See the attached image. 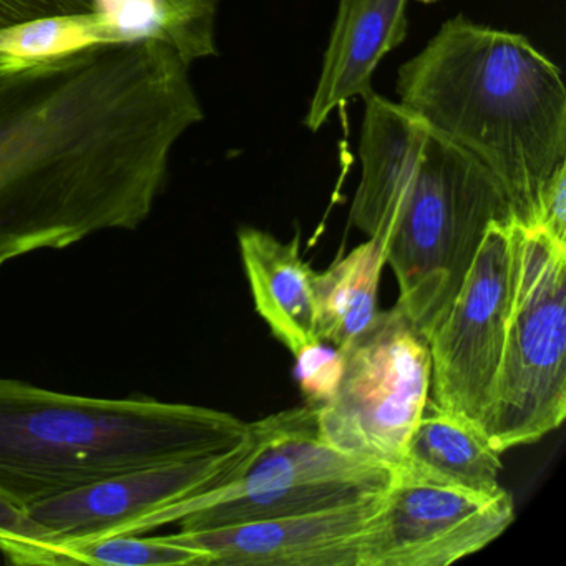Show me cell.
Segmentation results:
<instances>
[{"label": "cell", "mask_w": 566, "mask_h": 566, "mask_svg": "<svg viewBox=\"0 0 566 566\" xmlns=\"http://www.w3.org/2000/svg\"><path fill=\"white\" fill-rule=\"evenodd\" d=\"M0 552L18 565H55L51 536L4 493H0Z\"/></svg>", "instance_id": "cell-19"}, {"label": "cell", "mask_w": 566, "mask_h": 566, "mask_svg": "<svg viewBox=\"0 0 566 566\" xmlns=\"http://www.w3.org/2000/svg\"><path fill=\"white\" fill-rule=\"evenodd\" d=\"M190 67L157 39L0 64V253L142 227L205 118Z\"/></svg>", "instance_id": "cell-1"}, {"label": "cell", "mask_w": 566, "mask_h": 566, "mask_svg": "<svg viewBox=\"0 0 566 566\" xmlns=\"http://www.w3.org/2000/svg\"><path fill=\"white\" fill-rule=\"evenodd\" d=\"M535 230L566 244V164L559 165L543 193Z\"/></svg>", "instance_id": "cell-22"}, {"label": "cell", "mask_w": 566, "mask_h": 566, "mask_svg": "<svg viewBox=\"0 0 566 566\" xmlns=\"http://www.w3.org/2000/svg\"><path fill=\"white\" fill-rule=\"evenodd\" d=\"M513 280V223H492L459 293L426 336L430 399L479 430L502 360Z\"/></svg>", "instance_id": "cell-8"}, {"label": "cell", "mask_w": 566, "mask_h": 566, "mask_svg": "<svg viewBox=\"0 0 566 566\" xmlns=\"http://www.w3.org/2000/svg\"><path fill=\"white\" fill-rule=\"evenodd\" d=\"M500 455L479 429L440 409L429 397L394 473L417 482L495 496L505 490L500 485Z\"/></svg>", "instance_id": "cell-14"}, {"label": "cell", "mask_w": 566, "mask_h": 566, "mask_svg": "<svg viewBox=\"0 0 566 566\" xmlns=\"http://www.w3.org/2000/svg\"><path fill=\"white\" fill-rule=\"evenodd\" d=\"M214 2L217 0H171V4L184 9L205 8V6L214 4Z\"/></svg>", "instance_id": "cell-23"}, {"label": "cell", "mask_w": 566, "mask_h": 566, "mask_svg": "<svg viewBox=\"0 0 566 566\" xmlns=\"http://www.w3.org/2000/svg\"><path fill=\"white\" fill-rule=\"evenodd\" d=\"M515 520L506 490L476 495L394 473L359 566H447L489 546Z\"/></svg>", "instance_id": "cell-9"}, {"label": "cell", "mask_w": 566, "mask_h": 566, "mask_svg": "<svg viewBox=\"0 0 566 566\" xmlns=\"http://www.w3.org/2000/svg\"><path fill=\"white\" fill-rule=\"evenodd\" d=\"M92 8L108 42L157 39L185 61L184 32L171 0H92Z\"/></svg>", "instance_id": "cell-18"}, {"label": "cell", "mask_w": 566, "mask_h": 566, "mask_svg": "<svg viewBox=\"0 0 566 566\" xmlns=\"http://www.w3.org/2000/svg\"><path fill=\"white\" fill-rule=\"evenodd\" d=\"M409 0H339L319 84L306 125L317 132L327 117L354 97L373 92L374 71L407 35Z\"/></svg>", "instance_id": "cell-12"}, {"label": "cell", "mask_w": 566, "mask_h": 566, "mask_svg": "<svg viewBox=\"0 0 566 566\" xmlns=\"http://www.w3.org/2000/svg\"><path fill=\"white\" fill-rule=\"evenodd\" d=\"M92 0H0V32L45 18L91 14Z\"/></svg>", "instance_id": "cell-21"}, {"label": "cell", "mask_w": 566, "mask_h": 566, "mask_svg": "<svg viewBox=\"0 0 566 566\" xmlns=\"http://www.w3.org/2000/svg\"><path fill=\"white\" fill-rule=\"evenodd\" d=\"M108 42L94 12L45 18L0 32V57L35 62Z\"/></svg>", "instance_id": "cell-17"}, {"label": "cell", "mask_w": 566, "mask_h": 566, "mask_svg": "<svg viewBox=\"0 0 566 566\" xmlns=\"http://www.w3.org/2000/svg\"><path fill=\"white\" fill-rule=\"evenodd\" d=\"M6 62H11V59L0 57V64H6Z\"/></svg>", "instance_id": "cell-25"}, {"label": "cell", "mask_w": 566, "mask_h": 566, "mask_svg": "<svg viewBox=\"0 0 566 566\" xmlns=\"http://www.w3.org/2000/svg\"><path fill=\"white\" fill-rule=\"evenodd\" d=\"M382 495L324 512L180 532L168 538L207 553L211 565L359 566L360 548L379 515Z\"/></svg>", "instance_id": "cell-11"}, {"label": "cell", "mask_w": 566, "mask_h": 566, "mask_svg": "<svg viewBox=\"0 0 566 566\" xmlns=\"http://www.w3.org/2000/svg\"><path fill=\"white\" fill-rule=\"evenodd\" d=\"M363 177L350 223L386 250L397 306L427 336L459 293L485 231L513 223L495 178L400 104L364 97Z\"/></svg>", "instance_id": "cell-2"}, {"label": "cell", "mask_w": 566, "mask_h": 566, "mask_svg": "<svg viewBox=\"0 0 566 566\" xmlns=\"http://www.w3.org/2000/svg\"><path fill=\"white\" fill-rule=\"evenodd\" d=\"M343 350L336 392L317 407L321 437L346 455L394 470L430 392L426 336L394 306Z\"/></svg>", "instance_id": "cell-7"}, {"label": "cell", "mask_w": 566, "mask_h": 566, "mask_svg": "<svg viewBox=\"0 0 566 566\" xmlns=\"http://www.w3.org/2000/svg\"><path fill=\"white\" fill-rule=\"evenodd\" d=\"M254 447L237 476L203 495L158 510L118 535L168 523L181 532L324 512L386 492L394 470L334 449L321 437L317 407H293L251 422Z\"/></svg>", "instance_id": "cell-5"}, {"label": "cell", "mask_w": 566, "mask_h": 566, "mask_svg": "<svg viewBox=\"0 0 566 566\" xmlns=\"http://www.w3.org/2000/svg\"><path fill=\"white\" fill-rule=\"evenodd\" d=\"M250 429L210 407L75 396L0 379V493L28 510L140 467L233 449Z\"/></svg>", "instance_id": "cell-4"}, {"label": "cell", "mask_w": 566, "mask_h": 566, "mask_svg": "<svg viewBox=\"0 0 566 566\" xmlns=\"http://www.w3.org/2000/svg\"><path fill=\"white\" fill-rule=\"evenodd\" d=\"M397 94L495 178L513 223L535 230L543 193L566 164V88L546 55L523 35L457 15L400 67Z\"/></svg>", "instance_id": "cell-3"}, {"label": "cell", "mask_w": 566, "mask_h": 566, "mask_svg": "<svg viewBox=\"0 0 566 566\" xmlns=\"http://www.w3.org/2000/svg\"><path fill=\"white\" fill-rule=\"evenodd\" d=\"M57 565L210 566L207 553L164 538L108 535L57 549Z\"/></svg>", "instance_id": "cell-16"}, {"label": "cell", "mask_w": 566, "mask_h": 566, "mask_svg": "<svg viewBox=\"0 0 566 566\" xmlns=\"http://www.w3.org/2000/svg\"><path fill=\"white\" fill-rule=\"evenodd\" d=\"M505 344L480 430L496 452L538 442L566 417V244L513 223Z\"/></svg>", "instance_id": "cell-6"}, {"label": "cell", "mask_w": 566, "mask_h": 566, "mask_svg": "<svg viewBox=\"0 0 566 566\" xmlns=\"http://www.w3.org/2000/svg\"><path fill=\"white\" fill-rule=\"evenodd\" d=\"M244 273L258 314L273 336L297 356L321 343L316 333L314 271L300 253V240L291 243L256 228L238 233Z\"/></svg>", "instance_id": "cell-13"}, {"label": "cell", "mask_w": 566, "mask_h": 566, "mask_svg": "<svg viewBox=\"0 0 566 566\" xmlns=\"http://www.w3.org/2000/svg\"><path fill=\"white\" fill-rule=\"evenodd\" d=\"M386 264V250L369 238L347 256L334 261L323 273L314 274V306L319 340L343 347L373 323Z\"/></svg>", "instance_id": "cell-15"}, {"label": "cell", "mask_w": 566, "mask_h": 566, "mask_svg": "<svg viewBox=\"0 0 566 566\" xmlns=\"http://www.w3.org/2000/svg\"><path fill=\"white\" fill-rule=\"evenodd\" d=\"M251 426V423H250ZM254 447L253 427L240 446L211 455L140 467L29 506L57 549L98 536L118 535L138 520L230 482Z\"/></svg>", "instance_id": "cell-10"}, {"label": "cell", "mask_w": 566, "mask_h": 566, "mask_svg": "<svg viewBox=\"0 0 566 566\" xmlns=\"http://www.w3.org/2000/svg\"><path fill=\"white\" fill-rule=\"evenodd\" d=\"M12 261L11 258L6 256V254L0 253V268L4 266L6 263Z\"/></svg>", "instance_id": "cell-24"}, {"label": "cell", "mask_w": 566, "mask_h": 566, "mask_svg": "<svg viewBox=\"0 0 566 566\" xmlns=\"http://www.w3.org/2000/svg\"><path fill=\"white\" fill-rule=\"evenodd\" d=\"M296 357V376L310 406H323L336 392L343 374V350L324 346L323 340L301 350Z\"/></svg>", "instance_id": "cell-20"}]
</instances>
